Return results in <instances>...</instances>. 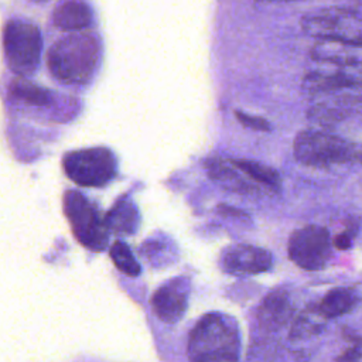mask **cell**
Returning <instances> with one entry per match:
<instances>
[{"label": "cell", "instance_id": "cell-16", "mask_svg": "<svg viewBox=\"0 0 362 362\" xmlns=\"http://www.w3.org/2000/svg\"><path fill=\"white\" fill-rule=\"evenodd\" d=\"M355 304H356V294L349 288L338 287V288L329 290L322 297V300L317 307L321 311V314L328 320V318H335L349 313Z\"/></svg>", "mask_w": 362, "mask_h": 362}, {"label": "cell", "instance_id": "cell-10", "mask_svg": "<svg viewBox=\"0 0 362 362\" xmlns=\"http://www.w3.org/2000/svg\"><path fill=\"white\" fill-rule=\"evenodd\" d=\"M189 280L184 276L174 277L156 290L151 305L156 315L168 324L177 322L185 313L188 304Z\"/></svg>", "mask_w": 362, "mask_h": 362}, {"label": "cell", "instance_id": "cell-6", "mask_svg": "<svg viewBox=\"0 0 362 362\" xmlns=\"http://www.w3.org/2000/svg\"><path fill=\"white\" fill-rule=\"evenodd\" d=\"M64 170L79 185L102 187L115 177L116 160L109 148H83L64 157Z\"/></svg>", "mask_w": 362, "mask_h": 362}, {"label": "cell", "instance_id": "cell-15", "mask_svg": "<svg viewBox=\"0 0 362 362\" xmlns=\"http://www.w3.org/2000/svg\"><path fill=\"white\" fill-rule=\"evenodd\" d=\"M209 177L221 187L236 192H250L253 185L240 177L239 170L229 160H208L205 164Z\"/></svg>", "mask_w": 362, "mask_h": 362}, {"label": "cell", "instance_id": "cell-24", "mask_svg": "<svg viewBox=\"0 0 362 362\" xmlns=\"http://www.w3.org/2000/svg\"><path fill=\"white\" fill-rule=\"evenodd\" d=\"M351 242H352V239H351V235H349L348 232L339 233V235H337V236L334 238V246H335L337 249H341V250L348 249V247L351 246Z\"/></svg>", "mask_w": 362, "mask_h": 362}, {"label": "cell", "instance_id": "cell-21", "mask_svg": "<svg viewBox=\"0 0 362 362\" xmlns=\"http://www.w3.org/2000/svg\"><path fill=\"white\" fill-rule=\"evenodd\" d=\"M110 257L120 272L129 276H137L140 273V264L137 263L126 243L119 240L115 242L110 249Z\"/></svg>", "mask_w": 362, "mask_h": 362}, {"label": "cell", "instance_id": "cell-1", "mask_svg": "<svg viewBox=\"0 0 362 362\" xmlns=\"http://www.w3.org/2000/svg\"><path fill=\"white\" fill-rule=\"evenodd\" d=\"M240 337L233 318L205 314L192 328L188 339L189 362H238Z\"/></svg>", "mask_w": 362, "mask_h": 362}, {"label": "cell", "instance_id": "cell-13", "mask_svg": "<svg viewBox=\"0 0 362 362\" xmlns=\"http://www.w3.org/2000/svg\"><path fill=\"white\" fill-rule=\"evenodd\" d=\"M293 315V304L286 291L276 290L264 297L259 310L257 320L267 329L281 328Z\"/></svg>", "mask_w": 362, "mask_h": 362}, {"label": "cell", "instance_id": "cell-11", "mask_svg": "<svg viewBox=\"0 0 362 362\" xmlns=\"http://www.w3.org/2000/svg\"><path fill=\"white\" fill-rule=\"evenodd\" d=\"M272 255L266 249L250 245H235L222 255V267L225 272L236 276L257 274L269 270Z\"/></svg>", "mask_w": 362, "mask_h": 362}, {"label": "cell", "instance_id": "cell-4", "mask_svg": "<svg viewBox=\"0 0 362 362\" xmlns=\"http://www.w3.org/2000/svg\"><path fill=\"white\" fill-rule=\"evenodd\" d=\"M303 31L315 40L362 42V14L354 7H328L301 18Z\"/></svg>", "mask_w": 362, "mask_h": 362}, {"label": "cell", "instance_id": "cell-8", "mask_svg": "<svg viewBox=\"0 0 362 362\" xmlns=\"http://www.w3.org/2000/svg\"><path fill=\"white\" fill-rule=\"evenodd\" d=\"M288 256L304 270L322 269L331 256V239L325 228L308 225L293 232L288 240Z\"/></svg>", "mask_w": 362, "mask_h": 362}, {"label": "cell", "instance_id": "cell-25", "mask_svg": "<svg viewBox=\"0 0 362 362\" xmlns=\"http://www.w3.org/2000/svg\"><path fill=\"white\" fill-rule=\"evenodd\" d=\"M264 1H294V0H264Z\"/></svg>", "mask_w": 362, "mask_h": 362}, {"label": "cell", "instance_id": "cell-9", "mask_svg": "<svg viewBox=\"0 0 362 362\" xmlns=\"http://www.w3.org/2000/svg\"><path fill=\"white\" fill-rule=\"evenodd\" d=\"M321 65V68L308 72L303 79V90L308 96L317 99L345 89L362 86V65Z\"/></svg>", "mask_w": 362, "mask_h": 362}, {"label": "cell", "instance_id": "cell-26", "mask_svg": "<svg viewBox=\"0 0 362 362\" xmlns=\"http://www.w3.org/2000/svg\"><path fill=\"white\" fill-rule=\"evenodd\" d=\"M346 1H349V3H351V4H355V3H358V1H359V0H346Z\"/></svg>", "mask_w": 362, "mask_h": 362}, {"label": "cell", "instance_id": "cell-18", "mask_svg": "<svg viewBox=\"0 0 362 362\" xmlns=\"http://www.w3.org/2000/svg\"><path fill=\"white\" fill-rule=\"evenodd\" d=\"M327 318L321 314L317 305L308 307L304 311H301L297 318L294 320L291 329H290V338L291 339H304L310 338L313 335H317L322 331L325 325Z\"/></svg>", "mask_w": 362, "mask_h": 362}, {"label": "cell", "instance_id": "cell-20", "mask_svg": "<svg viewBox=\"0 0 362 362\" xmlns=\"http://www.w3.org/2000/svg\"><path fill=\"white\" fill-rule=\"evenodd\" d=\"M11 93L23 102L34 106H44L51 100V93L35 83L20 79L11 85Z\"/></svg>", "mask_w": 362, "mask_h": 362}, {"label": "cell", "instance_id": "cell-3", "mask_svg": "<svg viewBox=\"0 0 362 362\" xmlns=\"http://www.w3.org/2000/svg\"><path fill=\"white\" fill-rule=\"evenodd\" d=\"M294 157L308 167L328 168L332 165L362 163V146L324 130H303L293 144Z\"/></svg>", "mask_w": 362, "mask_h": 362}, {"label": "cell", "instance_id": "cell-7", "mask_svg": "<svg viewBox=\"0 0 362 362\" xmlns=\"http://www.w3.org/2000/svg\"><path fill=\"white\" fill-rule=\"evenodd\" d=\"M64 206L76 239L88 249L102 250L107 242V225L99 218L92 204L79 192L68 191Z\"/></svg>", "mask_w": 362, "mask_h": 362}, {"label": "cell", "instance_id": "cell-5", "mask_svg": "<svg viewBox=\"0 0 362 362\" xmlns=\"http://www.w3.org/2000/svg\"><path fill=\"white\" fill-rule=\"evenodd\" d=\"M3 49L8 68L20 75H31L40 64L42 40L37 25L13 20L3 31Z\"/></svg>", "mask_w": 362, "mask_h": 362}, {"label": "cell", "instance_id": "cell-22", "mask_svg": "<svg viewBox=\"0 0 362 362\" xmlns=\"http://www.w3.org/2000/svg\"><path fill=\"white\" fill-rule=\"evenodd\" d=\"M236 117L238 120L249 127V129H253V130H262V132H266V130H270V124L266 119L263 117H259V116H252V115H247V113H243V112H236Z\"/></svg>", "mask_w": 362, "mask_h": 362}, {"label": "cell", "instance_id": "cell-2", "mask_svg": "<svg viewBox=\"0 0 362 362\" xmlns=\"http://www.w3.org/2000/svg\"><path fill=\"white\" fill-rule=\"evenodd\" d=\"M99 42L89 34H71L57 41L48 51L51 74L62 83L83 85L95 74L99 62Z\"/></svg>", "mask_w": 362, "mask_h": 362}, {"label": "cell", "instance_id": "cell-14", "mask_svg": "<svg viewBox=\"0 0 362 362\" xmlns=\"http://www.w3.org/2000/svg\"><path fill=\"white\" fill-rule=\"evenodd\" d=\"M52 18L64 31H79L90 25L92 11L83 0H65L57 6Z\"/></svg>", "mask_w": 362, "mask_h": 362}, {"label": "cell", "instance_id": "cell-12", "mask_svg": "<svg viewBox=\"0 0 362 362\" xmlns=\"http://www.w3.org/2000/svg\"><path fill=\"white\" fill-rule=\"evenodd\" d=\"M311 58L320 64L356 66L362 65V42L339 40H317Z\"/></svg>", "mask_w": 362, "mask_h": 362}, {"label": "cell", "instance_id": "cell-23", "mask_svg": "<svg viewBox=\"0 0 362 362\" xmlns=\"http://www.w3.org/2000/svg\"><path fill=\"white\" fill-rule=\"evenodd\" d=\"M361 348L359 346H352L349 349H346L345 352H342L339 355V358L337 359V362H358L361 359Z\"/></svg>", "mask_w": 362, "mask_h": 362}, {"label": "cell", "instance_id": "cell-17", "mask_svg": "<svg viewBox=\"0 0 362 362\" xmlns=\"http://www.w3.org/2000/svg\"><path fill=\"white\" fill-rule=\"evenodd\" d=\"M106 225L116 233L132 235L139 225V214L134 204L129 199L119 201L106 218Z\"/></svg>", "mask_w": 362, "mask_h": 362}, {"label": "cell", "instance_id": "cell-19", "mask_svg": "<svg viewBox=\"0 0 362 362\" xmlns=\"http://www.w3.org/2000/svg\"><path fill=\"white\" fill-rule=\"evenodd\" d=\"M242 174H245L249 180H253L255 182L264 185L267 188H276L280 184V177L276 170L272 167H267L264 164H260L253 160H229Z\"/></svg>", "mask_w": 362, "mask_h": 362}]
</instances>
